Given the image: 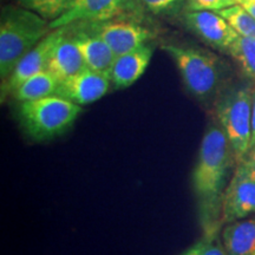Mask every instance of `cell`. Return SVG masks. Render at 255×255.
<instances>
[{"label":"cell","instance_id":"1","mask_svg":"<svg viewBox=\"0 0 255 255\" xmlns=\"http://www.w3.org/2000/svg\"><path fill=\"white\" fill-rule=\"evenodd\" d=\"M237 164L227 135L218 123H210L201 141L191 174V187L203 237L219 235L222 227V200L232 167Z\"/></svg>","mask_w":255,"mask_h":255},{"label":"cell","instance_id":"2","mask_svg":"<svg viewBox=\"0 0 255 255\" xmlns=\"http://www.w3.org/2000/svg\"><path fill=\"white\" fill-rule=\"evenodd\" d=\"M52 28L50 20L24 6H4L0 17V77H9L17 64Z\"/></svg>","mask_w":255,"mask_h":255},{"label":"cell","instance_id":"3","mask_svg":"<svg viewBox=\"0 0 255 255\" xmlns=\"http://www.w3.org/2000/svg\"><path fill=\"white\" fill-rule=\"evenodd\" d=\"M82 113V107L59 96L21 102L17 117L28 138L46 142L66 132Z\"/></svg>","mask_w":255,"mask_h":255},{"label":"cell","instance_id":"4","mask_svg":"<svg viewBox=\"0 0 255 255\" xmlns=\"http://www.w3.org/2000/svg\"><path fill=\"white\" fill-rule=\"evenodd\" d=\"M176 64L186 90L201 103H208L218 95L221 69L218 57L191 46L167 44L162 46Z\"/></svg>","mask_w":255,"mask_h":255},{"label":"cell","instance_id":"5","mask_svg":"<svg viewBox=\"0 0 255 255\" xmlns=\"http://www.w3.org/2000/svg\"><path fill=\"white\" fill-rule=\"evenodd\" d=\"M216 117L234 152L237 164L246 157L252 141V88L235 87L216 102Z\"/></svg>","mask_w":255,"mask_h":255},{"label":"cell","instance_id":"6","mask_svg":"<svg viewBox=\"0 0 255 255\" xmlns=\"http://www.w3.org/2000/svg\"><path fill=\"white\" fill-rule=\"evenodd\" d=\"M139 0H75L50 23L52 30L78 23H101L113 19H136L143 11Z\"/></svg>","mask_w":255,"mask_h":255},{"label":"cell","instance_id":"7","mask_svg":"<svg viewBox=\"0 0 255 255\" xmlns=\"http://www.w3.org/2000/svg\"><path fill=\"white\" fill-rule=\"evenodd\" d=\"M81 24L100 36L116 57L130 52L154 38L150 28L139 24L136 19H113L101 23Z\"/></svg>","mask_w":255,"mask_h":255},{"label":"cell","instance_id":"8","mask_svg":"<svg viewBox=\"0 0 255 255\" xmlns=\"http://www.w3.org/2000/svg\"><path fill=\"white\" fill-rule=\"evenodd\" d=\"M70 28H71V25H66V26L52 30L26 56H24L20 59V62L17 64V66L9 75V77L1 83L2 100L13 94L26 79L41 71H45L50 55L52 53L57 44L64 37L68 36Z\"/></svg>","mask_w":255,"mask_h":255},{"label":"cell","instance_id":"9","mask_svg":"<svg viewBox=\"0 0 255 255\" xmlns=\"http://www.w3.org/2000/svg\"><path fill=\"white\" fill-rule=\"evenodd\" d=\"M183 23L188 30L207 45L222 52H228L229 47L239 37L228 21L216 12L186 11Z\"/></svg>","mask_w":255,"mask_h":255},{"label":"cell","instance_id":"10","mask_svg":"<svg viewBox=\"0 0 255 255\" xmlns=\"http://www.w3.org/2000/svg\"><path fill=\"white\" fill-rule=\"evenodd\" d=\"M255 215V181L237 164L222 200V226Z\"/></svg>","mask_w":255,"mask_h":255},{"label":"cell","instance_id":"11","mask_svg":"<svg viewBox=\"0 0 255 255\" xmlns=\"http://www.w3.org/2000/svg\"><path fill=\"white\" fill-rule=\"evenodd\" d=\"M110 85H113V83L109 75L87 68L77 75L60 82L56 96L82 107L95 103L104 97Z\"/></svg>","mask_w":255,"mask_h":255},{"label":"cell","instance_id":"12","mask_svg":"<svg viewBox=\"0 0 255 255\" xmlns=\"http://www.w3.org/2000/svg\"><path fill=\"white\" fill-rule=\"evenodd\" d=\"M70 38L81 52L88 69L110 76L116 56L100 36L78 23L71 25Z\"/></svg>","mask_w":255,"mask_h":255},{"label":"cell","instance_id":"13","mask_svg":"<svg viewBox=\"0 0 255 255\" xmlns=\"http://www.w3.org/2000/svg\"><path fill=\"white\" fill-rule=\"evenodd\" d=\"M154 47L149 44H143L137 49L116 57L110 78L116 90L127 89L135 83L143 75L150 63Z\"/></svg>","mask_w":255,"mask_h":255},{"label":"cell","instance_id":"14","mask_svg":"<svg viewBox=\"0 0 255 255\" xmlns=\"http://www.w3.org/2000/svg\"><path fill=\"white\" fill-rule=\"evenodd\" d=\"M71 30V28H70ZM87 69L84 59L79 50L70 38V32L57 44L50 58L47 60L46 71L53 75L59 83L65 81L72 76L77 75Z\"/></svg>","mask_w":255,"mask_h":255},{"label":"cell","instance_id":"15","mask_svg":"<svg viewBox=\"0 0 255 255\" xmlns=\"http://www.w3.org/2000/svg\"><path fill=\"white\" fill-rule=\"evenodd\" d=\"M221 241L228 255H255V216L223 225Z\"/></svg>","mask_w":255,"mask_h":255},{"label":"cell","instance_id":"16","mask_svg":"<svg viewBox=\"0 0 255 255\" xmlns=\"http://www.w3.org/2000/svg\"><path fill=\"white\" fill-rule=\"evenodd\" d=\"M59 81L49 71H41L25 81L11 96L18 103L55 96Z\"/></svg>","mask_w":255,"mask_h":255},{"label":"cell","instance_id":"17","mask_svg":"<svg viewBox=\"0 0 255 255\" xmlns=\"http://www.w3.org/2000/svg\"><path fill=\"white\" fill-rule=\"evenodd\" d=\"M227 53L239 64L247 77L255 81V38L239 36Z\"/></svg>","mask_w":255,"mask_h":255},{"label":"cell","instance_id":"18","mask_svg":"<svg viewBox=\"0 0 255 255\" xmlns=\"http://www.w3.org/2000/svg\"><path fill=\"white\" fill-rule=\"evenodd\" d=\"M216 13L225 18L239 36L255 38V18L240 4L231 6Z\"/></svg>","mask_w":255,"mask_h":255},{"label":"cell","instance_id":"19","mask_svg":"<svg viewBox=\"0 0 255 255\" xmlns=\"http://www.w3.org/2000/svg\"><path fill=\"white\" fill-rule=\"evenodd\" d=\"M24 7L40 14L50 23L60 17L75 0H17Z\"/></svg>","mask_w":255,"mask_h":255},{"label":"cell","instance_id":"20","mask_svg":"<svg viewBox=\"0 0 255 255\" xmlns=\"http://www.w3.org/2000/svg\"><path fill=\"white\" fill-rule=\"evenodd\" d=\"M145 11L156 15L177 14L186 6V0H139Z\"/></svg>","mask_w":255,"mask_h":255},{"label":"cell","instance_id":"21","mask_svg":"<svg viewBox=\"0 0 255 255\" xmlns=\"http://www.w3.org/2000/svg\"><path fill=\"white\" fill-rule=\"evenodd\" d=\"M181 255H228L219 235L203 237Z\"/></svg>","mask_w":255,"mask_h":255},{"label":"cell","instance_id":"22","mask_svg":"<svg viewBox=\"0 0 255 255\" xmlns=\"http://www.w3.org/2000/svg\"><path fill=\"white\" fill-rule=\"evenodd\" d=\"M240 4V0H186V11L220 12L231 6Z\"/></svg>","mask_w":255,"mask_h":255},{"label":"cell","instance_id":"23","mask_svg":"<svg viewBox=\"0 0 255 255\" xmlns=\"http://www.w3.org/2000/svg\"><path fill=\"white\" fill-rule=\"evenodd\" d=\"M238 164L244 169L245 173H246L252 180L255 181V144L251 146L246 157Z\"/></svg>","mask_w":255,"mask_h":255},{"label":"cell","instance_id":"24","mask_svg":"<svg viewBox=\"0 0 255 255\" xmlns=\"http://www.w3.org/2000/svg\"><path fill=\"white\" fill-rule=\"evenodd\" d=\"M254 144H255V85L252 88V141H251V146Z\"/></svg>","mask_w":255,"mask_h":255},{"label":"cell","instance_id":"25","mask_svg":"<svg viewBox=\"0 0 255 255\" xmlns=\"http://www.w3.org/2000/svg\"><path fill=\"white\" fill-rule=\"evenodd\" d=\"M240 5L255 18V0H240Z\"/></svg>","mask_w":255,"mask_h":255}]
</instances>
